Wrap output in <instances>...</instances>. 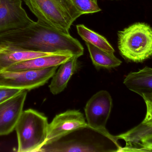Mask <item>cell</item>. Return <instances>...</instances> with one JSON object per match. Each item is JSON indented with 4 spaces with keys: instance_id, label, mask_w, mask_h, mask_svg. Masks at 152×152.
Returning a JSON list of instances; mask_svg holds the SVG:
<instances>
[{
    "instance_id": "ffe728a7",
    "label": "cell",
    "mask_w": 152,
    "mask_h": 152,
    "mask_svg": "<svg viewBox=\"0 0 152 152\" xmlns=\"http://www.w3.org/2000/svg\"><path fill=\"white\" fill-rule=\"evenodd\" d=\"M22 90L0 85V104L17 95Z\"/></svg>"
},
{
    "instance_id": "30bf717a",
    "label": "cell",
    "mask_w": 152,
    "mask_h": 152,
    "mask_svg": "<svg viewBox=\"0 0 152 152\" xmlns=\"http://www.w3.org/2000/svg\"><path fill=\"white\" fill-rule=\"evenodd\" d=\"M27 90L0 104V136L7 135L15 130L17 122L23 111Z\"/></svg>"
},
{
    "instance_id": "9a60e30c",
    "label": "cell",
    "mask_w": 152,
    "mask_h": 152,
    "mask_svg": "<svg viewBox=\"0 0 152 152\" xmlns=\"http://www.w3.org/2000/svg\"><path fill=\"white\" fill-rule=\"evenodd\" d=\"M93 64L97 68L111 69L118 67L122 62L114 55L86 43Z\"/></svg>"
},
{
    "instance_id": "8992f818",
    "label": "cell",
    "mask_w": 152,
    "mask_h": 152,
    "mask_svg": "<svg viewBox=\"0 0 152 152\" xmlns=\"http://www.w3.org/2000/svg\"><path fill=\"white\" fill-rule=\"evenodd\" d=\"M58 67L42 69L2 71L0 73V85L29 91L46 84L53 77Z\"/></svg>"
},
{
    "instance_id": "3957f363",
    "label": "cell",
    "mask_w": 152,
    "mask_h": 152,
    "mask_svg": "<svg viewBox=\"0 0 152 152\" xmlns=\"http://www.w3.org/2000/svg\"><path fill=\"white\" fill-rule=\"evenodd\" d=\"M37 21L69 34L74 21L81 16L69 0H23Z\"/></svg>"
},
{
    "instance_id": "5bb4252c",
    "label": "cell",
    "mask_w": 152,
    "mask_h": 152,
    "mask_svg": "<svg viewBox=\"0 0 152 152\" xmlns=\"http://www.w3.org/2000/svg\"><path fill=\"white\" fill-rule=\"evenodd\" d=\"M78 58L73 56L60 65L52 77L49 86L51 93L54 95L61 93L66 87L69 81L77 70Z\"/></svg>"
},
{
    "instance_id": "e0dca14e",
    "label": "cell",
    "mask_w": 152,
    "mask_h": 152,
    "mask_svg": "<svg viewBox=\"0 0 152 152\" xmlns=\"http://www.w3.org/2000/svg\"><path fill=\"white\" fill-rule=\"evenodd\" d=\"M151 134H152V126L141 123L126 133L116 136V137L118 140H124L126 146H129L136 144L141 138Z\"/></svg>"
},
{
    "instance_id": "2e32d148",
    "label": "cell",
    "mask_w": 152,
    "mask_h": 152,
    "mask_svg": "<svg viewBox=\"0 0 152 152\" xmlns=\"http://www.w3.org/2000/svg\"><path fill=\"white\" fill-rule=\"evenodd\" d=\"M76 28L78 34L86 43H89L109 53L114 54L115 50L104 37L82 24L77 25Z\"/></svg>"
},
{
    "instance_id": "7c38bea8",
    "label": "cell",
    "mask_w": 152,
    "mask_h": 152,
    "mask_svg": "<svg viewBox=\"0 0 152 152\" xmlns=\"http://www.w3.org/2000/svg\"><path fill=\"white\" fill-rule=\"evenodd\" d=\"M0 46V73L21 62L58 54L31 51L10 46Z\"/></svg>"
},
{
    "instance_id": "52a82bcc",
    "label": "cell",
    "mask_w": 152,
    "mask_h": 152,
    "mask_svg": "<svg viewBox=\"0 0 152 152\" xmlns=\"http://www.w3.org/2000/svg\"><path fill=\"white\" fill-rule=\"evenodd\" d=\"M112 104L111 96L106 91L102 90L93 95L85 108L88 125L96 129H106Z\"/></svg>"
},
{
    "instance_id": "9c48e42d",
    "label": "cell",
    "mask_w": 152,
    "mask_h": 152,
    "mask_svg": "<svg viewBox=\"0 0 152 152\" xmlns=\"http://www.w3.org/2000/svg\"><path fill=\"white\" fill-rule=\"evenodd\" d=\"M87 125L84 115L79 110H68L58 114L49 124L45 143Z\"/></svg>"
},
{
    "instance_id": "ba28073f",
    "label": "cell",
    "mask_w": 152,
    "mask_h": 152,
    "mask_svg": "<svg viewBox=\"0 0 152 152\" xmlns=\"http://www.w3.org/2000/svg\"><path fill=\"white\" fill-rule=\"evenodd\" d=\"M22 0H0V34L34 22L22 6Z\"/></svg>"
},
{
    "instance_id": "277c9868",
    "label": "cell",
    "mask_w": 152,
    "mask_h": 152,
    "mask_svg": "<svg viewBox=\"0 0 152 152\" xmlns=\"http://www.w3.org/2000/svg\"><path fill=\"white\" fill-rule=\"evenodd\" d=\"M48 119L40 112L28 109L23 111L17 122L18 152H38L46 142Z\"/></svg>"
},
{
    "instance_id": "ac0fdd59",
    "label": "cell",
    "mask_w": 152,
    "mask_h": 152,
    "mask_svg": "<svg viewBox=\"0 0 152 152\" xmlns=\"http://www.w3.org/2000/svg\"><path fill=\"white\" fill-rule=\"evenodd\" d=\"M81 15L99 12L102 10L97 0H69Z\"/></svg>"
},
{
    "instance_id": "d6986e66",
    "label": "cell",
    "mask_w": 152,
    "mask_h": 152,
    "mask_svg": "<svg viewBox=\"0 0 152 152\" xmlns=\"http://www.w3.org/2000/svg\"><path fill=\"white\" fill-rule=\"evenodd\" d=\"M152 152V134H149L140 139L136 144L121 148V152Z\"/></svg>"
},
{
    "instance_id": "7a4b0ae2",
    "label": "cell",
    "mask_w": 152,
    "mask_h": 152,
    "mask_svg": "<svg viewBox=\"0 0 152 152\" xmlns=\"http://www.w3.org/2000/svg\"><path fill=\"white\" fill-rule=\"evenodd\" d=\"M118 139L107 129H96L88 125L45 143L38 152H120Z\"/></svg>"
},
{
    "instance_id": "8fae6325",
    "label": "cell",
    "mask_w": 152,
    "mask_h": 152,
    "mask_svg": "<svg viewBox=\"0 0 152 152\" xmlns=\"http://www.w3.org/2000/svg\"><path fill=\"white\" fill-rule=\"evenodd\" d=\"M130 91L142 97L145 102L152 101V68L146 67L137 72H130L124 80Z\"/></svg>"
},
{
    "instance_id": "44dd1931",
    "label": "cell",
    "mask_w": 152,
    "mask_h": 152,
    "mask_svg": "<svg viewBox=\"0 0 152 152\" xmlns=\"http://www.w3.org/2000/svg\"><path fill=\"white\" fill-rule=\"evenodd\" d=\"M147 108L146 116L142 122L143 124L152 126V101H145Z\"/></svg>"
},
{
    "instance_id": "4fadbf2b",
    "label": "cell",
    "mask_w": 152,
    "mask_h": 152,
    "mask_svg": "<svg viewBox=\"0 0 152 152\" xmlns=\"http://www.w3.org/2000/svg\"><path fill=\"white\" fill-rule=\"evenodd\" d=\"M69 54H57L27 60L9 67L4 71L38 70L59 66L73 57Z\"/></svg>"
},
{
    "instance_id": "6da1fadb",
    "label": "cell",
    "mask_w": 152,
    "mask_h": 152,
    "mask_svg": "<svg viewBox=\"0 0 152 152\" xmlns=\"http://www.w3.org/2000/svg\"><path fill=\"white\" fill-rule=\"evenodd\" d=\"M0 45L51 53L69 54L79 58L84 48L77 39L38 21L0 34Z\"/></svg>"
},
{
    "instance_id": "7402d4cb",
    "label": "cell",
    "mask_w": 152,
    "mask_h": 152,
    "mask_svg": "<svg viewBox=\"0 0 152 152\" xmlns=\"http://www.w3.org/2000/svg\"><path fill=\"white\" fill-rule=\"evenodd\" d=\"M1 46H0V49H1Z\"/></svg>"
},
{
    "instance_id": "5b68a950",
    "label": "cell",
    "mask_w": 152,
    "mask_h": 152,
    "mask_svg": "<svg viewBox=\"0 0 152 152\" xmlns=\"http://www.w3.org/2000/svg\"><path fill=\"white\" fill-rule=\"evenodd\" d=\"M118 47L121 55L134 62H141L152 56V28L136 23L118 32Z\"/></svg>"
}]
</instances>
